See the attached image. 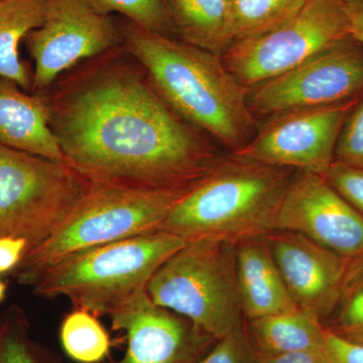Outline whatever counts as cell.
I'll return each instance as SVG.
<instances>
[{"mask_svg":"<svg viewBox=\"0 0 363 363\" xmlns=\"http://www.w3.org/2000/svg\"><path fill=\"white\" fill-rule=\"evenodd\" d=\"M66 162L91 184L189 187L220 159L140 80L95 83L60 116Z\"/></svg>","mask_w":363,"mask_h":363,"instance_id":"cell-1","label":"cell"},{"mask_svg":"<svg viewBox=\"0 0 363 363\" xmlns=\"http://www.w3.org/2000/svg\"><path fill=\"white\" fill-rule=\"evenodd\" d=\"M128 51L149 72L164 102L182 118L233 152L257 133L248 106L250 88L227 70L221 56L130 23L124 30Z\"/></svg>","mask_w":363,"mask_h":363,"instance_id":"cell-2","label":"cell"},{"mask_svg":"<svg viewBox=\"0 0 363 363\" xmlns=\"http://www.w3.org/2000/svg\"><path fill=\"white\" fill-rule=\"evenodd\" d=\"M296 171L234 156L221 157L179 200L157 230L187 241L210 238L235 245L274 230Z\"/></svg>","mask_w":363,"mask_h":363,"instance_id":"cell-3","label":"cell"},{"mask_svg":"<svg viewBox=\"0 0 363 363\" xmlns=\"http://www.w3.org/2000/svg\"><path fill=\"white\" fill-rule=\"evenodd\" d=\"M196 184L147 188L90 183L52 233L26 253L16 269L18 281L32 285L40 272L66 257L157 230Z\"/></svg>","mask_w":363,"mask_h":363,"instance_id":"cell-4","label":"cell"},{"mask_svg":"<svg viewBox=\"0 0 363 363\" xmlns=\"http://www.w3.org/2000/svg\"><path fill=\"white\" fill-rule=\"evenodd\" d=\"M186 241L156 230L60 260L33 281L40 297H66L74 308L111 316L147 291L155 272Z\"/></svg>","mask_w":363,"mask_h":363,"instance_id":"cell-5","label":"cell"},{"mask_svg":"<svg viewBox=\"0 0 363 363\" xmlns=\"http://www.w3.org/2000/svg\"><path fill=\"white\" fill-rule=\"evenodd\" d=\"M150 300L199 327L216 340L242 328L235 245L202 238L187 241L155 272Z\"/></svg>","mask_w":363,"mask_h":363,"instance_id":"cell-6","label":"cell"},{"mask_svg":"<svg viewBox=\"0 0 363 363\" xmlns=\"http://www.w3.org/2000/svg\"><path fill=\"white\" fill-rule=\"evenodd\" d=\"M89 185L66 162L0 143V238H25L33 250L58 226Z\"/></svg>","mask_w":363,"mask_h":363,"instance_id":"cell-7","label":"cell"},{"mask_svg":"<svg viewBox=\"0 0 363 363\" xmlns=\"http://www.w3.org/2000/svg\"><path fill=\"white\" fill-rule=\"evenodd\" d=\"M350 37L347 0H306L285 23L233 43L221 58L227 70L250 89Z\"/></svg>","mask_w":363,"mask_h":363,"instance_id":"cell-8","label":"cell"},{"mask_svg":"<svg viewBox=\"0 0 363 363\" xmlns=\"http://www.w3.org/2000/svg\"><path fill=\"white\" fill-rule=\"evenodd\" d=\"M363 96V44L347 38L281 75L250 88L248 106L257 121L308 107Z\"/></svg>","mask_w":363,"mask_h":363,"instance_id":"cell-9","label":"cell"},{"mask_svg":"<svg viewBox=\"0 0 363 363\" xmlns=\"http://www.w3.org/2000/svg\"><path fill=\"white\" fill-rule=\"evenodd\" d=\"M358 99L329 106L294 109L267 117L259 121L252 140L233 155L325 177L335 161L341 128Z\"/></svg>","mask_w":363,"mask_h":363,"instance_id":"cell-10","label":"cell"},{"mask_svg":"<svg viewBox=\"0 0 363 363\" xmlns=\"http://www.w3.org/2000/svg\"><path fill=\"white\" fill-rule=\"evenodd\" d=\"M35 60V84L44 88L62 72L116 43L111 18L90 0H47L45 20L28 35Z\"/></svg>","mask_w":363,"mask_h":363,"instance_id":"cell-11","label":"cell"},{"mask_svg":"<svg viewBox=\"0 0 363 363\" xmlns=\"http://www.w3.org/2000/svg\"><path fill=\"white\" fill-rule=\"evenodd\" d=\"M274 230L303 234L346 259L363 257V215L316 174L296 172Z\"/></svg>","mask_w":363,"mask_h":363,"instance_id":"cell-12","label":"cell"},{"mask_svg":"<svg viewBox=\"0 0 363 363\" xmlns=\"http://www.w3.org/2000/svg\"><path fill=\"white\" fill-rule=\"evenodd\" d=\"M125 334L123 357L114 363H200L216 339L186 318L155 304L147 291L111 315Z\"/></svg>","mask_w":363,"mask_h":363,"instance_id":"cell-13","label":"cell"},{"mask_svg":"<svg viewBox=\"0 0 363 363\" xmlns=\"http://www.w3.org/2000/svg\"><path fill=\"white\" fill-rule=\"evenodd\" d=\"M266 238L295 304L322 322L333 316L350 259L294 231L274 230Z\"/></svg>","mask_w":363,"mask_h":363,"instance_id":"cell-14","label":"cell"},{"mask_svg":"<svg viewBox=\"0 0 363 363\" xmlns=\"http://www.w3.org/2000/svg\"><path fill=\"white\" fill-rule=\"evenodd\" d=\"M235 260L238 295L247 321L298 308L281 278L266 235L236 242Z\"/></svg>","mask_w":363,"mask_h":363,"instance_id":"cell-15","label":"cell"},{"mask_svg":"<svg viewBox=\"0 0 363 363\" xmlns=\"http://www.w3.org/2000/svg\"><path fill=\"white\" fill-rule=\"evenodd\" d=\"M13 84L0 79V143L49 161L66 162L58 136L50 128L45 105Z\"/></svg>","mask_w":363,"mask_h":363,"instance_id":"cell-16","label":"cell"},{"mask_svg":"<svg viewBox=\"0 0 363 363\" xmlns=\"http://www.w3.org/2000/svg\"><path fill=\"white\" fill-rule=\"evenodd\" d=\"M247 322L245 331L255 355L326 350L323 322L301 308Z\"/></svg>","mask_w":363,"mask_h":363,"instance_id":"cell-17","label":"cell"},{"mask_svg":"<svg viewBox=\"0 0 363 363\" xmlns=\"http://www.w3.org/2000/svg\"><path fill=\"white\" fill-rule=\"evenodd\" d=\"M183 42L222 56L233 44L227 0H164Z\"/></svg>","mask_w":363,"mask_h":363,"instance_id":"cell-18","label":"cell"},{"mask_svg":"<svg viewBox=\"0 0 363 363\" xmlns=\"http://www.w3.org/2000/svg\"><path fill=\"white\" fill-rule=\"evenodd\" d=\"M47 0H0V79L26 88L28 76L20 59L21 40L40 28Z\"/></svg>","mask_w":363,"mask_h":363,"instance_id":"cell-19","label":"cell"},{"mask_svg":"<svg viewBox=\"0 0 363 363\" xmlns=\"http://www.w3.org/2000/svg\"><path fill=\"white\" fill-rule=\"evenodd\" d=\"M306 0H227L234 43L259 37L285 23Z\"/></svg>","mask_w":363,"mask_h":363,"instance_id":"cell-20","label":"cell"},{"mask_svg":"<svg viewBox=\"0 0 363 363\" xmlns=\"http://www.w3.org/2000/svg\"><path fill=\"white\" fill-rule=\"evenodd\" d=\"M62 347L78 363H100L111 354V339L97 315L74 308L60 327Z\"/></svg>","mask_w":363,"mask_h":363,"instance_id":"cell-21","label":"cell"},{"mask_svg":"<svg viewBox=\"0 0 363 363\" xmlns=\"http://www.w3.org/2000/svg\"><path fill=\"white\" fill-rule=\"evenodd\" d=\"M33 342L25 314L11 308L0 318V363H59Z\"/></svg>","mask_w":363,"mask_h":363,"instance_id":"cell-22","label":"cell"},{"mask_svg":"<svg viewBox=\"0 0 363 363\" xmlns=\"http://www.w3.org/2000/svg\"><path fill=\"white\" fill-rule=\"evenodd\" d=\"M333 326L339 334L363 328V257L351 259L344 279Z\"/></svg>","mask_w":363,"mask_h":363,"instance_id":"cell-23","label":"cell"},{"mask_svg":"<svg viewBox=\"0 0 363 363\" xmlns=\"http://www.w3.org/2000/svg\"><path fill=\"white\" fill-rule=\"evenodd\" d=\"M93 6L104 14L118 13L130 23L150 30L168 35L174 30L164 0H90Z\"/></svg>","mask_w":363,"mask_h":363,"instance_id":"cell-24","label":"cell"},{"mask_svg":"<svg viewBox=\"0 0 363 363\" xmlns=\"http://www.w3.org/2000/svg\"><path fill=\"white\" fill-rule=\"evenodd\" d=\"M335 161L363 169V96L353 105L341 128Z\"/></svg>","mask_w":363,"mask_h":363,"instance_id":"cell-25","label":"cell"},{"mask_svg":"<svg viewBox=\"0 0 363 363\" xmlns=\"http://www.w3.org/2000/svg\"><path fill=\"white\" fill-rule=\"evenodd\" d=\"M200 363H257L245 327L217 340Z\"/></svg>","mask_w":363,"mask_h":363,"instance_id":"cell-26","label":"cell"},{"mask_svg":"<svg viewBox=\"0 0 363 363\" xmlns=\"http://www.w3.org/2000/svg\"><path fill=\"white\" fill-rule=\"evenodd\" d=\"M325 179L351 206L363 215V169L334 161Z\"/></svg>","mask_w":363,"mask_h":363,"instance_id":"cell-27","label":"cell"},{"mask_svg":"<svg viewBox=\"0 0 363 363\" xmlns=\"http://www.w3.org/2000/svg\"><path fill=\"white\" fill-rule=\"evenodd\" d=\"M326 350L334 363H363V344L326 327Z\"/></svg>","mask_w":363,"mask_h":363,"instance_id":"cell-28","label":"cell"},{"mask_svg":"<svg viewBox=\"0 0 363 363\" xmlns=\"http://www.w3.org/2000/svg\"><path fill=\"white\" fill-rule=\"evenodd\" d=\"M30 250V243L25 238H0V274L18 269Z\"/></svg>","mask_w":363,"mask_h":363,"instance_id":"cell-29","label":"cell"},{"mask_svg":"<svg viewBox=\"0 0 363 363\" xmlns=\"http://www.w3.org/2000/svg\"><path fill=\"white\" fill-rule=\"evenodd\" d=\"M257 363H334L327 350H305L274 355H255Z\"/></svg>","mask_w":363,"mask_h":363,"instance_id":"cell-30","label":"cell"},{"mask_svg":"<svg viewBox=\"0 0 363 363\" xmlns=\"http://www.w3.org/2000/svg\"><path fill=\"white\" fill-rule=\"evenodd\" d=\"M351 35L363 44V0H347Z\"/></svg>","mask_w":363,"mask_h":363,"instance_id":"cell-31","label":"cell"},{"mask_svg":"<svg viewBox=\"0 0 363 363\" xmlns=\"http://www.w3.org/2000/svg\"><path fill=\"white\" fill-rule=\"evenodd\" d=\"M336 333H337V332H336ZM340 335L344 336V337L351 339V340L355 341V342L363 344V328L358 329V330L347 332V333L340 334Z\"/></svg>","mask_w":363,"mask_h":363,"instance_id":"cell-32","label":"cell"},{"mask_svg":"<svg viewBox=\"0 0 363 363\" xmlns=\"http://www.w3.org/2000/svg\"><path fill=\"white\" fill-rule=\"evenodd\" d=\"M6 289L7 286L6 284H4V281L0 279V303H1L2 301L4 300V298H6Z\"/></svg>","mask_w":363,"mask_h":363,"instance_id":"cell-33","label":"cell"},{"mask_svg":"<svg viewBox=\"0 0 363 363\" xmlns=\"http://www.w3.org/2000/svg\"><path fill=\"white\" fill-rule=\"evenodd\" d=\"M59 363H62L61 362H60Z\"/></svg>","mask_w":363,"mask_h":363,"instance_id":"cell-34","label":"cell"}]
</instances>
